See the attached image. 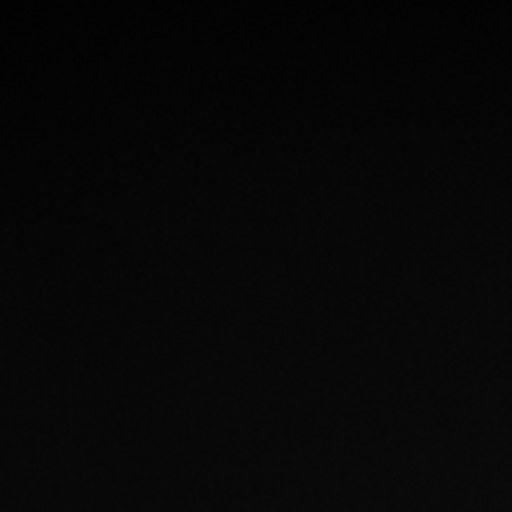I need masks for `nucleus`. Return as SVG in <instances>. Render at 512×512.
<instances>
[]
</instances>
